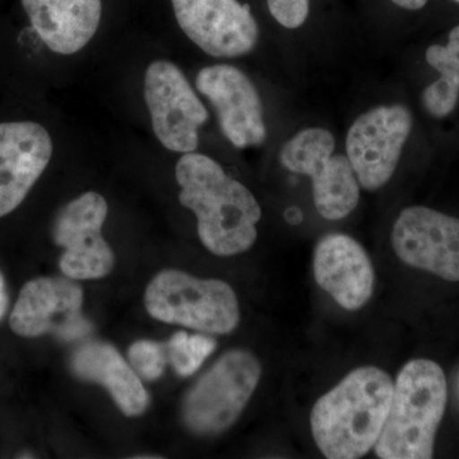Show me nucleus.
I'll return each mask as SVG.
<instances>
[{"label":"nucleus","instance_id":"obj_11","mask_svg":"<svg viewBox=\"0 0 459 459\" xmlns=\"http://www.w3.org/2000/svg\"><path fill=\"white\" fill-rule=\"evenodd\" d=\"M107 216V201L95 192L84 193L60 211L54 240L65 247L60 268L69 279H101L113 268V252L101 234Z\"/></svg>","mask_w":459,"mask_h":459},{"label":"nucleus","instance_id":"obj_4","mask_svg":"<svg viewBox=\"0 0 459 459\" xmlns=\"http://www.w3.org/2000/svg\"><path fill=\"white\" fill-rule=\"evenodd\" d=\"M144 304L153 318L210 334L238 327L237 295L221 280H201L179 271L157 274L147 287Z\"/></svg>","mask_w":459,"mask_h":459},{"label":"nucleus","instance_id":"obj_22","mask_svg":"<svg viewBox=\"0 0 459 459\" xmlns=\"http://www.w3.org/2000/svg\"><path fill=\"white\" fill-rule=\"evenodd\" d=\"M392 3L409 11H419L427 5L428 0H392Z\"/></svg>","mask_w":459,"mask_h":459},{"label":"nucleus","instance_id":"obj_1","mask_svg":"<svg viewBox=\"0 0 459 459\" xmlns=\"http://www.w3.org/2000/svg\"><path fill=\"white\" fill-rule=\"evenodd\" d=\"M175 177L180 204L197 216L199 238L211 253L237 255L253 247L262 210L246 186L211 157L195 152L180 157Z\"/></svg>","mask_w":459,"mask_h":459},{"label":"nucleus","instance_id":"obj_10","mask_svg":"<svg viewBox=\"0 0 459 459\" xmlns=\"http://www.w3.org/2000/svg\"><path fill=\"white\" fill-rule=\"evenodd\" d=\"M181 31L214 57L247 56L259 38L249 5L238 0H171Z\"/></svg>","mask_w":459,"mask_h":459},{"label":"nucleus","instance_id":"obj_21","mask_svg":"<svg viewBox=\"0 0 459 459\" xmlns=\"http://www.w3.org/2000/svg\"><path fill=\"white\" fill-rule=\"evenodd\" d=\"M272 17L286 29H299L309 16V0H267Z\"/></svg>","mask_w":459,"mask_h":459},{"label":"nucleus","instance_id":"obj_19","mask_svg":"<svg viewBox=\"0 0 459 459\" xmlns=\"http://www.w3.org/2000/svg\"><path fill=\"white\" fill-rule=\"evenodd\" d=\"M169 347V358L175 371L181 377H189L204 364L216 349V341L204 334L189 336L186 332L174 334Z\"/></svg>","mask_w":459,"mask_h":459},{"label":"nucleus","instance_id":"obj_9","mask_svg":"<svg viewBox=\"0 0 459 459\" xmlns=\"http://www.w3.org/2000/svg\"><path fill=\"white\" fill-rule=\"evenodd\" d=\"M392 246L404 264L451 282L459 281V219L415 205L402 211Z\"/></svg>","mask_w":459,"mask_h":459},{"label":"nucleus","instance_id":"obj_12","mask_svg":"<svg viewBox=\"0 0 459 459\" xmlns=\"http://www.w3.org/2000/svg\"><path fill=\"white\" fill-rule=\"evenodd\" d=\"M82 301L77 283L41 277L23 286L9 323L18 336L53 333L65 341L81 340L91 331L81 313Z\"/></svg>","mask_w":459,"mask_h":459},{"label":"nucleus","instance_id":"obj_23","mask_svg":"<svg viewBox=\"0 0 459 459\" xmlns=\"http://www.w3.org/2000/svg\"><path fill=\"white\" fill-rule=\"evenodd\" d=\"M7 307L8 296L7 291H5V282L4 279H3L2 273H0V319L4 316Z\"/></svg>","mask_w":459,"mask_h":459},{"label":"nucleus","instance_id":"obj_7","mask_svg":"<svg viewBox=\"0 0 459 459\" xmlns=\"http://www.w3.org/2000/svg\"><path fill=\"white\" fill-rule=\"evenodd\" d=\"M143 93L160 143L172 152H195L199 128L210 115L179 66L168 60L151 63Z\"/></svg>","mask_w":459,"mask_h":459},{"label":"nucleus","instance_id":"obj_20","mask_svg":"<svg viewBox=\"0 0 459 459\" xmlns=\"http://www.w3.org/2000/svg\"><path fill=\"white\" fill-rule=\"evenodd\" d=\"M129 359L144 379L155 380L164 373L166 358L164 347L160 343L138 341L129 349Z\"/></svg>","mask_w":459,"mask_h":459},{"label":"nucleus","instance_id":"obj_5","mask_svg":"<svg viewBox=\"0 0 459 459\" xmlns=\"http://www.w3.org/2000/svg\"><path fill=\"white\" fill-rule=\"evenodd\" d=\"M331 132L307 128L286 142L280 161L286 170L307 175L313 181L314 204L323 219L337 221L353 212L360 199V184L347 156L334 155Z\"/></svg>","mask_w":459,"mask_h":459},{"label":"nucleus","instance_id":"obj_15","mask_svg":"<svg viewBox=\"0 0 459 459\" xmlns=\"http://www.w3.org/2000/svg\"><path fill=\"white\" fill-rule=\"evenodd\" d=\"M313 265L316 283L343 309H361L373 296V264L364 247L349 235L329 234L320 238Z\"/></svg>","mask_w":459,"mask_h":459},{"label":"nucleus","instance_id":"obj_6","mask_svg":"<svg viewBox=\"0 0 459 459\" xmlns=\"http://www.w3.org/2000/svg\"><path fill=\"white\" fill-rule=\"evenodd\" d=\"M262 376L255 355L234 350L222 355L193 386L184 403V420L197 434H219L246 409Z\"/></svg>","mask_w":459,"mask_h":459},{"label":"nucleus","instance_id":"obj_8","mask_svg":"<svg viewBox=\"0 0 459 459\" xmlns=\"http://www.w3.org/2000/svg\"><path fill=\"white\" fill-rule=\"evenodd\" d=\"M412 131V115L402 105L377 107L360 115L347 133V159L365 190L383 188L394 177Z\"/></svg>","mask_w":459,"mask_h":459},{"label":"nucleus","instance_id":"obj_16","mask_svg":"<svg viewBox=\"0 0 459 459\" xmlns=\"http://www.w3.org/2000/svg\"><path fill=\"white\" fill-rule=\"evenodd\" d=\"M32 29L51 51L72 56L82 50L101 21V0H21Z\"/></svg>","mask_w":459,"mask_h":459},{"label":"nucleus","instance_id":"obj_2","mask_svg":"<svg viewBox=\"0 0 459 459\" xmlns=\"http://www.w3.org/2000/svg\"><path fill=\"white\" fill-rule=\"evenodd\" d=\"M394 386L385 370L362 367L316 402L310 427L325 457L358 459L376 446L388 416Z\"/></svg>","mask_w":459,"mask_h":459},{"label":"nucleus","instance_id":"obj_24","mask_svg":"<svg viewBox=\"0 0 459 459\" xmlns=\"http://www.w3.org/2000/svg\"><path fill=\"white\" fill-rule=\"evenodd\" d=\"M453 2L459 3V0H453Z\"/></svg>","mask_w":459,"mask_h":459},{"label":"nucleus","instance_id":"obj_14","mask_svg":"<svg viewBox=\"0 0 459 459\" xmlns=\"http://www.w3.org/2000/svg\"><path fill=\"white\" fill-rule=\"evenodd\" d=\"M51 156L53 141L40 124H0V217L22 204Z\"/></svg>","mask_w":459,"mask_h":459},{"label":"nucleus","instance_id":"obj_17","mask_svg":"<svg viewBox=\"0 0 459 459\" xmlns=\"http://www.w3.org/2000/svg\"><path fill=\"white\" fill-rule=\"evenodd\" d=\"M72 367L78 377L107 386L126 416L141 415L148 406L143 385L110 344L89 343L74 353Z\"/></svg>","mask_w":459,"mask_h":459},{"label":"nucleus","instance_id":"obj_13","mask_svg":"<svg viewBox=\"0 0 459 459\" xmlns=\"http://www.w3.org/2000/svg\"><path fill=\"white\" fill-rule=\"evenodd\" d=\"M199 93L212 104L220 128L237 148L261 146L267 138L261 96L237 66H205L195 80Z\"/></svg>","mask_w":459,"mask_h":459},{"label":"nucleus","instance_id":"obj_18","mask_svg":"<svg viewBox=\"0 0 459 459\" xmlns=\"http://www.w3.org/2000/svg\"><path fill=\"white\" fill-rule=\"evenodd\" d=\"M427 60L440 77L425 89L422 102L429 114L444 117L455 110L459 98V26L449 33L448 44L429 48Z\"/></svg>","mask_w":459,"mask_h":459},{"label":"nucleus","instance_id":"obj_3","mask_svg":"<svg viewBox=\"0 0 459 459\" xmlns=\"http://www.w3.org/2000/svg\"><path fill=\"white\" fill-rule=\"evenodd\" d=\"M448 401L442 368L427 359L411 360L395 380L385 428L374 446L377 458L429 459Z\"/></svg>","mask_w":459,"mask_h":459}]
</instances>
